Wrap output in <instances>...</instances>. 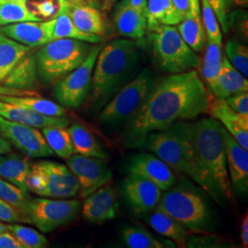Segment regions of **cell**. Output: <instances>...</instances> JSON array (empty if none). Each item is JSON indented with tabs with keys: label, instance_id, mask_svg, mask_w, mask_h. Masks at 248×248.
Segmentation results:
<instances>
[{
	"label": "cell",
	"instance_id": "54",
	"mask_svg": "<svg viewBox=\"0 0 248 248\" xmlns=\"http://www.w3.org/2000/svg\"><path fill=\"white\" fill-rule=\"evenodd\" d=\"M6 231H9L8 224H5V223H3V222H2V221H0V232H6Z\"/></svg>",
	"mask_w": 248,
	"mask_h": 248
},
{
	"label": "cell",
	"instance_id": "36",
	"mask_svg": "<svg viewBox=\"0 0 248 248\" xmlns=\"http://www.w3.org/2000/svg\"><path fill=\"white\" fill-rule=\"evenodd\" d=\"M0 199L18 210L26 219L27 210L31 200L29 190L16 186L0 177Z\"/></svg>",
	"mask_w": 248,
	"mask_h": 248
},
{
	"label": "cell",
	"instance_id": "26",
	"mask_svg": "<svg viewBox=\"0 0 248 248\" xmlns=\"http://www.w3.org/2000/svg\"><path fill=\"white\" fill-rule=\"evenodd\" d=\"M145 17L147 23L146 31L161 25L176 26L184 18L171 0H148Z\"/></svg>",
	"mask_w": 248,
	"mask_h": 248
},
{
	"label": "cell",
	"instance_id": "52",
	"mask_svg": "<svg viewBox=\"0 0 248 248\" xmlns=\"http://www.w3.org/2000/svg\"><path fill=\"white\" fill-rule=\"evenodd\" d=\"M117 2L118 0H102L100 9L103 12H108L112 9Z\"/></svg>",
	"mask_w": 248,
	"mask_h": 248
},
{
	"label": "cell",
	"instance_id": "50",
	"mask_svg": "<svg viewBox=\"0 0 248 248\" xmlns=\"http://www.w3.org/2000/svg\"><path fill=\"white\" fill-rule=\"evenodd\" d=\"M228 10L233 7H240V8H248V0H226Z\"/></svg>",
	"mask_w": 248,
	"mask_h": 248
},
{
	"label": "cell",
	"instance_id": "48",
	"mask_svg": "<svg viewBox=\"0 0 248 248\" xmlns=\"http://www.w3.org/2000/svg\"><path fill=\"white\" fill-rule=\"evenodd\" d=\"M241 241L242 245L245 248L248 247V213L242 219L241 222Z\"/></svg>",
	"mask_w": 248,
	"mask_h": 248
},
{
	"label": "cell",
	"instance_id": "1",
	"mask_svg": "<svg viewBox=\"0 0 248 248\" xmlns=\"http://www.w3.org/2000/svg\"><path fill=\"white\" fill-rule=\"evenodd\" d=\"M210 95L196 70L171 74L155 83L147 98L128 124L124 144L140 148L151 133L168 130L180 120L207 113Z\"/></svg>",
	"mask_w": 248,
	"mask_h": 248
},
{
	"label": "cell",
	"instance_id": "33",
	"mask_svg": "<svg viewBox=\"0 0 248 248\" xmlns=\"http://www.w3.org/2000/svg\"><path fill=\"white\" fill-rule=\"evenodd\" d=\"M42 133L53 154L59 157L66 160L76 154L66 127H45L42 129Z\"/></svg>",
	"mask_w": 248,
	"mask_h": 248
},
{
	"label": "cell",
	"instance_id": "21",
	"mask_svg": "<svg viewBox=\"0 0 248 248\" xmlns=\"http://www.w3.org/2000/svg\"><path fill=\"white\" fill-rule=\"evenodd\" d=\"M0 116L11 122L31 126L37 129L45 127H67L70 121L65 116H48L24 107L0 100Z\"/></svg>",
	"mask_w": 248,
	"mask_h": 248
},
{
	"label": "cell",
	"instance_id": "53",
	"mask_svg": "<svg viewBox=\"0 0 248 248\" xmlns=\"http://www.w3.org/2000/svg\"><path fill=\"white\" fill-rule=\"evenodd\" d=\"M86 2L89 4L90 6H92L94 8H97V9H99L100 6H101L102 0H86Z\"/></svg>",
	"mask_w": 248,
	"mask_h": 248
},
{
	"label": "cell",
	"instance_id": "12",
	"mask_svg": "<svg viewBox=\"0 0 248 248\" xmlns=\"http://www.w3.org/2000/svg\"><path fill=\"white\" fill-rule=\"evenodd\" d=\"M0 134L29 157L41 158L53 155L44 134L34 127L14 123L0 116Z\"/></svg>",
	"mask_w": 248,
	"mask_h": 248
},
{
	"label": "cell",
	"instance_id": "42",
	"mask_svg": "<svg viewBox=\"0 0 248 248\" xmlns=\"http://www.w3.org/2000/svg\"><path fill=\"white\" fill-rule=\"evenodd\" d=\"M0 221L5 222H27L25 217L10 204L0 199Z\"/></svg>",
	"mask_w": 248,
	"mask_h": 248
},
{
	"label": "cell",
	"instance_id": "5",
	"mask_svg": "<svg viewBox=\"0 0 248 248\" xmlns=\"http://www.w3.org/2000/svg\"><path fill=\"white\" fill-rule=\"evenodd\" d=\"M92 45L74 39L53 40L35 53L37 73L45 83H56L78 67Z\"/></svg>",
	"mask_w": 248,
	"mask_h": 248
},
{
	"label": "cell",
	"instance_id": "34",
	"mask_svg": "<svg viewBox=\"0 0 248 248\" xmlns=\"http://www.w3.org/2000/svg\"><path fill=\"white\" fill-rule=\"evenodd\" d=\"M205 47L206 51L204 53L203 60L201 61L200 67L202 78L210 86L216 79L222 68L223 57L222 44L208 41Z\"/></svg>",
	"mask_w": 248,
	"mask_h": 248
},
{
	"label": "cell",
	"instance_id": "7",
	"mask_svg": "<svg viewBox=\"0 0 248 248\" xmlns=\"http://www.w3.org/2000/svg\"><path fill=\"white\" fill-rule=\"evenodd\" d=\"M28 190L44 198L69 199L78 195L79 184L66 165L50 160L31 164Z\"/></svg>",
	"mask_w": 248,
	"mask_h": 248
},
{
	"label": "cell",
	"instance_id": "55",
	"mask_svg": "<svg viewBox=\"0 0 248 248\" xmlns=\"http://www.w3.org/2000/svg\"><path fill=\"white\" fill-rule=\"evenodd\" d=\"M2 2H27V0H0V3Z\"/></svg>",
	"mask_w": 248,
	"mask_h": 248
},
{
	"label": "cell",
	"instance_id": "16",
	"mask_svg": "<svg viewBox=\"0 0 248 248\" xmlns=\"http://www.w3.org/2000/svg\"><path fill=\"white\" fill-rule=\"evenodd\" d=\"M224 139L226 164L232 187L241 193H247L248 189V153L222 126Z\"/></svg>",
	"mask_w": 248,
	"mask_h": 248
},
{
	"label": "cell",
	"instance_id": "37",
	"mask_svg": "<svg viewBox=\"0 0 248 248\" xmlns=\"http://www.w3.org/2000/svg\"><path fill=\"white\" fill-rule=\"evenodd\" d=\"M122 239L127 248H166L165 244L155 239L150 232L136 226H125L122 232Z\"/></svg>",
	"mask_w": 248,
	"mask_h": 248
},
{
	"label": "cell",
	"instance_id": "46",
	"mask_svg": "<svg viewBox=\"0 0 248 248\" xmlns=\"http://www.w3.org/2000/svg\"><path fill=\"white\" fill-rule=\"evenodd\" d=\"M0 96H39V94L33 90H24V89H12L0 85Z\"/></svg>",
	"mask_w": 248,
	"mask_h": 248
},
{
	"label": "cell",
	"instance_id": "19",
	"mask_svg": "<svg viewBox=\"0 0 248 248\" xmlns=\"http://www.w3.org/2000/svg\"><path fill=\"white\" fill-rule=\"evenodd\" d=\"M219 121L242 147L248 150V115H243L226 104L224 99L210 98L208 111Z\"/></svg>",
	"mask_w": 248,
	"mask_h": 248
},
{
	"label": "cell",
	"instance_id": "30",
	"mask_svg": "<svg viewBox=\"0 0 248 248\" xmlns=\"http://www.w3.org/2000/svg\"><path fill=\"white\" fill-rule=\"evenodd\" d=\"M67 130L70 134L76 154L102 160L108 158V154L101 144L86 127L75 124H72Z\"/></svg>",
	"mask_w": 248,
	"mask_h": 248
},
{
	"label": "cell",
	"instance_id": "29",
	"mask_svg": "<svg viewBox=\"0 0 248 248\" xmlns=\"http://www.w3.org/2000/svg\"><path fill=\"white\" fill-rule=\"evenodd\" d=\"M53 34L52 41L56 39H74L89 44H98L102 42L103 37L85 32L76 26L71 18L67 16L64 10L59 7L57 12L53 15Z\"/></svg>",
	"mask_w": 248,
	"mask_h": 248
},
{
	"label": "cell",
	"instance_id": "18",
	"mask_svg": "<svg viewBox=\"0 0 248 248\" xmlns=\"http://www.w3.org/2000/svg\"><path fill=\"white\" fill-rule=\"evenodd\" d=\"M53 18L47 21H24L0 27L4 35L31 48L46 45L52 41Z\"/></svg>",
	"mask_w": 248,
	"mask_h": 248
},
{
	"label": "cell",
	"instance_id": "9",
	"mask_svg": "<svg viewBox=\"0 0 248 248\" xmlns=\"http://www.w3.org/2000/svg\"><path fill=\"white\" fill-rule=\"evenodd\" d=\"M154 85V75L149 69H144L107 102L98 116L99 121L112 126L130 121L142 106Z\"/></svg>",
	"mask_w": 248,
	"mask_h": 248
},
{
	"label": "cell",
	"instance_id": "49",
	"mask_svg": "<svg viewBox=\"0 0 248 248\" xmlns=\"http://www.w3.org/2000/svg\"><path fill=\"white\" fill-rule=\"evenodd\" d=\"M175 8L177 9V11L185 17L186 11L188 9V5H189V0H171Z\"/></svg>",
	"mask_w": 248,
	"mask_h": 248
},
{
	"label": "cell",
	"instance_id": "4",
	"mask_svg": "<svg viewBox=\"0 0 248 248\" xmlns=\"http://www.w3.org/2000/svg\"><path fill=\"white\" fill-rule=\"evenodd\" d=\"M138 60L137 45L133 40L118 39L102 47L92 74V100L98 108L122 89Z\"/></svg>",
	"mask_w": 248,
	"mask_h": 248
},
{
	"label": "cell",
	"instance_id": "15",
	"mask_svg": "<svg viewBox=\"0 0 248 248\" xmlns=\"http://www.w3.org/2000/svg\"><path fill=\"white\" fill-rule=\"evenodd\" d=\"M123 190L126 201L136 214L154 211L162 196V190L155 184L132 174L124 180Z\"/></svg>",
	"mask_w": 248,
	"mask_h": 248
},
{
	"label": "cell",
	"instance_id": "25",
	"mask_svg": "<svg viewBox=\"0 0 248 248\" xmlns=\"http://www.w3.org/2000/svg\"><path fill=\"white\" fill-rule=\"evenodd\" d=\"M31 163L29 156L18 154L0 155V177L28 190L27 182Z\"/></svg>",
	"mask_w": 248,
	"mask_h": 248
},
{
	"label": "cell",
	"instance_id": "22",
	"mask_svg": "<svg viewBox=\"0 0 248 248\" xmlns=\"http://www.w3.org/2000/svg\"><path fill=\"white\" fill-rule=\"evenodd\" d=\"M177 29L186 45L194 52L203 51L207 36L202 24L200 0H189L186 15L182 21L177 24Z\"/></svg>",
	"mask_w": 248,
	"mask_h": 248
},
{
	"label": "cell",
	"instance_id": "14",
	"mask_svg": "<svg viewBox=\"0 0 248 248\" xmlns=\"http://www.w3.org/2000/svg\"><path fill=\"white\" fill-rule=\"evenodd\" d=\"M129 173L149 180L162 191L173 187L177 181L175 173L163 160L146 153L133 155L129 166Z\"/></svg>",
	"mask_w": 248,
	"mask_h": 248
},
{
	"label": "cell",
	"instance_id": "23",
	"mask_svg": "<svg viewBox=\"0 0 248 248\" xmlns=\"http://www.w3.org/2000/svg\"><path fill=\"white\" fill-rule=\"evenodd\" d=\"M209 87L216 98L224 99L232 95L248 91V81L244 75L231 64L225 54H223L221 71Z\"/></svg>",
	"mask_w": 248,
	"mask_h": 248
},
{
	"label": "cell",
	"instance_id": "47",
	"mask_svg": "<svg viewBox=\"0 0 248 248\" xmlns=\"http://www.w3.org/2000/svg\"><path fill=\"white\" fill-rule=\"evenodd\" d=\"M147 1L148 0H122L120 3H118V5L128 6V7H131L133 9L140 10L143 13H145Z\"/></svg>",
	"mask_w": 248,
	"mask_h": 248
},
{
	"label": "cell",
	"instance_id": "20",
	"mask_svg": "<svg viewBox=\"0 0 248 248\" xmlns=\"http://www.w3.org/2000/svg\"><path fill=\"white\" fill-rule=\"evenodd\" d=\"M58 3L73 23L81 31L101 37L106 34L105 20L97 8L85 2L72 3L66 0H58Z\"/></svg>",
	"mask_w": 248,
	"mask_h": 248
},
{
	"label": "cell",
	"instance_id": "38",
	"mask_svg": "<svg viewBox=\"0 0 248 248\" xmlns=\"http://www.w3.org/2000/svg\"><path fill=\"white\" fill-rule=\"evenodd\" d=\"M9 231L24 248H44L48 246L45 235L31 227L20 224H8Z\"/></svg>",
	"mask_w": 248,
	"mask_h": 248
},
{
	"label": "cell",
	"instance_id": "10",
	"mask_svg": "<svg viewBox=\"0 0 248 248\" xmlns=\"http://www.w3.org/2000/svg\"><path fill=\"white\" fill-rule=\"evenodd\" d=\"M80 209L81 202L76 200L31 198L27 210V222L43 232H50L72 222Z\"/></svg>",
	"mask_w": 248,
	"mask_h": 248
},
{
	"label": "cell",
	"instance_id": "17",
	"mask_svg": "<svg viewBox=\"0 0 248 248\" xmlns=\"http://www.w3.org/2000/svg\"><path fill=\"white\" fill-rule=\"evenodd\" d=\"M118 208L115 190L104 185L86 198L82 205V215L90 223H101L114 219Z\"/></svg>",
	"mask_w": 248,
	"mask_h": 248
},
{
	"label": "cell",
	"instance_id": "41",
	"mask_svg": "<svg viewBox=\"0 0 248 248\" xmlns=\"http://www.w3.org/2000/svg\"><path fill=\"white\" fill-rule=\"evenodd\" d=\"M218 18V21L222 28V31L227 33L230 30V23L228 18V8L226 0H207Z\"/></svg>",
	"mask_w": 248,
	"mask_h": 248
},
{
	"label": "cell",
	"instance_id": "6",
	"mask_svg": "<svg viewBox=\"0 0 248 248\" xmlns=\"http://www.w3.org/2000/svg\"><path fill=\"white\" fill-rule=\"evenodd\" d=\"M146 34L153 56L163 71L179 74L200 67V56L186 45L177 27L161 25Z\"/></svg>",
	"mask_w": 248,
	"mask_h": 248
},
{
	"label": "cell",
	"instance_id": "56",
	"mask_svg": "<svg viewBox=\"0 0 248 248\" xmlns=\"http://www.w3.org/2000/svg\"><path fill=\"white\" fill-rule=\"evenodd\" d=\"M68 2H72V3H83L86 2V0H66Z\"/></svg>",
	"mask_w": 248,
	"mask_h": 248
},
{
	"label": "cell",
	"instance_id": "24",
	"mask_svg": "<svg viewBox=\"0 0 248 248\" xmlns=\"http://www.w3.org/2000/svg\"><path fill=\"white\" fill-rule=\"evenodd\" d=\"M113 22L117 31L132 40H142L146 34L145 13L128 6H116Z\"/></svg>",
	"mask_w": 248,
	"mask_h": 248
},
{
	"label": "cell",
	"instance_id": "32",
	"mask_svg": "<svg viewBox=\"0 0 248 248\" xmlns=\"http://www.w3.org/2000/svg\"><path fill=\"white\" fill-rule=\"evenodd\" d=\"M0 100L18 106L24 107L45 115L59 117L66 114V109L64 107L52 100L40 98V96H0Z\"/></svg>",
	"mask_w": 248,
	"mask_h": 248
},
{
	"label": "cell",
	"instance_id": "11",
	"mask_svg": "<svg viewBox=\"0 0 248 248\" xmlns=\"http://www.w3.org/2000/svg\"><path fill=\"white\" fill-rule=\"evenodd\" d=\"M102 45L92 47L85 61L59 80L54 88V96L61 106L75 108L83 103L91 87L92 74Z\"/></svg>",
	"mask_w": 248,
	"mask_h": 248
},
{
	"label": "cell",
	"instance_id": "45",
	"mask_svg": "<svg viewBox=\"0 0 248 248\" xmlns=\"http://www.w3.org/2000/svg\"><path fill=\"white\" fill-rule=\"evenodd\" d=\"M0 248H24L9 231H6L0 232Z\"/></svg>",
	"mask_w": 248,
	"mask_h": 248
},
{
	"label": "cell",
	"instance_id": "39",
	"mask_svg": "<svg viewBox=\"0 0 248 248\" xmlns=\"http://www.w3.org/2000/svg\"><path fill=\"white\" fill-rule=\"evenodd\" d=\"M225 56L231 64L244 75L248 76V46L242 45L236 41L231 40L225 45Z\"/></svg>",
	"mask_w": 248,
	"mask_h": 248
},
{
	"label": "cell",
	"instance_id": "51",
	"mask_svg": "<svg viewBox=\"0 0 248 248\" xmlns=\"http://www.w3.org/2000/svg\"><path fill=\"white\" fill-rule=\"evenodd\" d=\"M11 152V145L2 135H0V155L9 154Z\"/></svg>",
	"mask_w": 248,
	"mask_h": 248
},
{
	"label": "cell",
	"instance_id": "28",
	"mask_svg": "<svg viewBox=\"0 0 248 248\" xmlns=\"http://www.w3.org/2000/svg\"><path fill=\"white\" fill-rule=\"evenodd\" d=\"M32 50L4 35L0 31V85L18 64V62Z\"/></svg>",
	"mask_w": 248,
	"mask_h": 248
},
{
	"label": "cell",
	"instance_id": "31",
	"mask_svg": "<svg viewBox=\"0 0 248 248\" xmlns=\"http://www.w3.org/2000/svg\"><path fill=\"white\" fill-rule=\"evenodd\" d=\"M147 221L151 227L161 235L174 240L180 248L186 247L187 239L186 228L167 213L155 209V211L149 216Z\"/></svg>",
	"mask_w": 248,
	"mask_h": 248
},
{
	"label": "cell",
	"instance_id": "3",
	"mask_svg": "<svg viewBox=\"0 0 248 248\" xmlns=\"http://www.w3.org/2000/svg\"><path fill=\"white\" fill-rule=\"evenodd\" d=\"M179 124L201 167L212 176L221 195L232 200V187L226 164L222 124L213 118L193 123L179 121Z\"/></svg>",
	"mask_w": 248,
	"mask_h": 248
},
{
	"label": "cell",
	"instance_id": "44",
	"mask_svg": "<svg viewBox=\"0 0 248 248\" xmlns=\"http://www.w3.org/2000/svg\"><path fill=\"white\" fill-rule=\"evenodd\" d=\"M36 15H42L44 17H50L55 14V5L53 0H44L34 4Z\"/></svg>",
	"mask_w": 248,
	"mask_h": 248
},
{
	"label": "cell",
	"instance_id": "13",
	"mask_svg": "<svg viewBox=\"0 0 248 248\" xmlns=\"http://www.w3.org/2000/svg\"><path fill=\"white\" fill-rule=\"evenodd\" d=\"M66 164L78 179L81 198H87L112 178V172L103 160L97 157L74 154L66 159Z\"/></svg>",
	"mask_w": 248,
	"mask_h": 248
},
{
	"label": "cell",
	"instance_id": "40",
	"mask_svg": "<svg viewBox=\"0 0 248 248\" xmlns=\"http://www.w3.org/2000/svg\"><path fill=\"white\" fill-rule=\"evenodd\" d=\"M200 2L202 3V19L207 40L217 44H222L221 26L213 8L207 0H200Z\"/></svg>",
	"mask_w": 248,
	"mask_h": 248
},
{
	"label": "cell",
	"instance_id": "35",
	"mask_svg": "<svg viewBox=\"0 0 248 248\" xmlns=\"http://www.w3.org/2000/svg\"><path fill=\"white\" fill-rule=\"evenodd\" d=\"M33 11L29 9L27 2L0 3V27L24 21H42Z\"/></svg>",
	"mask_w": 248,
	"mask_h": 248
},
{
	"label": "cell",
	"instance_id": "27",
	"mask_svg": "<svg viewBox=\"0 0 248 248\" xmlns=\"http://www.w3.org/2000/svg\"><path fill=\"white\" fill-rule=\"evenodd\" d=\"M37 76L35 54L31 51L18 62L2 85L12 89L31 90L35 86Z\"/></svg>",
	"mask_w": 248,
	"mask_h": 248
},
{
	"label": "cell",
	"instance_id": "43",
	"mask_svg": "<svg viewBox=\"0 0 248 248\" xmlns=\"http://www.w3.org/2000/svg\"><path fill=\"white\" fill-rule=\"evenodd\" d=\"M224 101L233 110L243 115H248V93L240 92L224 98Z\"/></svg>",
	"mask_w": 248,
	"mask_h": 248
},
{
	"label": "cell",
	"instance_id": "2",
	"mask_svg": "<svg viewBox=\"0 0 248 248\" xmlns=\"http://www.w3.org/2000/svg\"><path fill=\"white\" fill-rule=\"evenodd\" d=\"M142 147L153 152L172 170L189 177L213 200L221 203L218 187L212 176L201 167L196 158L179 122L172 124L168 130L149 133Z\"/></svg>",
	"mask_w": 248,
	"mask_h": 248
},
{
	"label": "cell",
	"instance_id": "8",
	"mask_svg": "<svg viewBox=\"0 0 248 248\" xmlns=\"http://www.w3.org/2000/svg\"><path fill=\"white\" fill-rule=\"evenodd\" d=\"M192 231L209 230L212 216L201 196L182 188H170L162 194L155 207Z\"/></svg>",
	"mask_w": 248,
	"mask_h": 248
}]
</instances>
